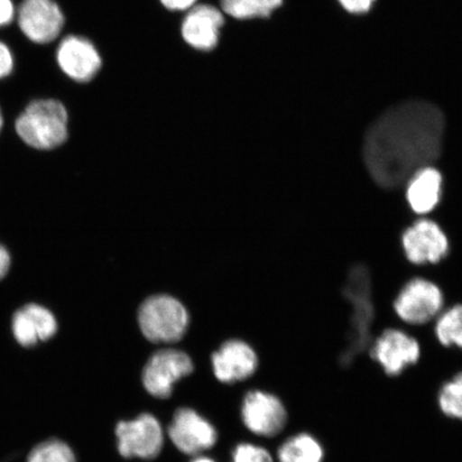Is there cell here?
Listing matches in <instances>:
<instances>
[{
	"label": "cell",
	"instance_id": "obj_1",
	"mask_svg": "<svg viewBox=\"0 0 462 462\" xmlns=\"http://www.w3.org/2000/svg\"><path fill=\"white\" fill-rule=\"evenodd\" d=\"M446 120L430 102L408 101L393 106L369 126L363 159L379 187L393 189L440 158Z\"/></svg>",
	"mask_w": 462,
	"mask_h": 462
},
{
	"label": "cell",
	"instance_id": "obj_2",
	"mask_svg": "<svg viewBox=\"0 0 462 462\" xmlns=\"http://www.w3.org/2000/svg\"><path fill=\"white\" fill-rule=\"evenodd\" d=\"M136 320L143 338L157 345H173L186 337L190 316L187 305L171 293H152L138 305Z\"/></svg>",
	"mask_w": 462,
	"mask_h": 462
},
{
	"label": "cell",
	"instance_id": "obj_3",
	"mask_svg": "<svg viewBox=\"0 0 462 462\" xmlns=\"http://www.w3.org/2000/svg\"><path fill=\"white\" fill-rule=\"evenodd\" d=\"M15 129L31 147L55 149L68 140L67 109L56 100L34 101L17 118Z\"/></svg>",
	"mask_w": 462,
	"mask_h": 462
},
{
	"label": "cell",
	"instance_id": "obj_4",
	"mask_svg": "<svg viewBox=\"0 0 462 462\" xmlns=\"http://www.w3.org/2000/svg\"><path fill=\"white\" fill-rule=\"evenodd\" d=\"M343 294L352 310L349 350H360L369 343L374 318L373 282L367 265L356 264L350 269Z\"/></svg>",
	"mask_w": 462,
	"mask_h": 462
},
{
	"label": "cell",
	"instance_id": "obj_5",
	"mask_svg": "<svg viewBox=\"0 0 462 462\" xmlns=\"http://www.w3.org/2000/svg\"><path fill=\"white\" fill-rule=\"evenodd\" d=\"M165 430L152 413H142L115 427L116 447L125 459L153 460L163 450Z\"/></svg>",
	"mask_w": 462,
	"mask_h": 462
},
{
	"label": "cell",
	"instance_id": "obj_6",
	"mask_svg": "<svg viewBox=\"0 0 462 462\" xmlns=\"http://www.w3.org/2000/svg\"><path fill=\"white\" fill-rule=\"evenodd\" d=\"M195 365L186 351L163 348L149 357L142 372V384L150 396L167 400L175 385L194 372Z\"/></svg>",
	"mask_w": 462,
	"mask_h": 462
},
{
	"label": "cell",
	"instance_id": "obj_7",
	"mask_svg": "<svg viewBox=\"0 0 462 462\" xmlns=\"http://www.w3.org/2000/svg\"><path fill=\"white\" fill-rule=\"evenodd\" d=\"M241 420L253 435L270 439L285 430L289 415L279 396L267 391L252 390L242 401Z\"/></svg>",
	"mask_w": 462,
	"mask_h": 462
},
{
	"label": "cell",
	"instance_id": "obj_8",
	"mask_svg": "<svg viewBox=\"0 0 462 462\" xmlns=\"http://www.w3.org/2000/svg\"><path fill=\"white\" fill-rule=\"evenodd\" d=\"M166 435L179 452L193 457L215 448L218 440L216 426L189 407L173 413Z\"/></svg>",
	"mask_w": 462,
	"mask_h": 462
},
{
	"label": "cell",
	"instance_id": "obj_9",
	"mask_svg": "<svg viewBox=\"0 0 462 462\" xmlns=\"http://www.w3.org/2000/svg\"><path fill=\"white\" fill-rule=\"evenodd\" d=\"M372 359L388 377H400L408 368L417 365L421 349L418 339L398 328H386L375 338Z\"/></svg>",
	"mask_w": 462,
	"mask_h": 462
},
{
	"label": "cell",
	"instance_id": "obj_10",
	"mask_svg": "<svg viewBox=\"0 0 462 462\" xmlns=\"http://www.w3.org/2000/svg\"><path fill=\"white\" fill-rule=\"evenodd\" d=\"M215 377L224 384L242 383L253 377L259 366L257 352L240 338H230L211 355Z\"/></svg>",
	"mask_w": 462,
	"mask_h": 462
},
{
	"label": "cell",
	"instance_id": "obj_11",
	"mask_svg": "<svg viewBox=\"0 0 462 462\" xmlns=\"http://www.w3.org/2000/svg\"><path fill=\"white\" fill-rule=\"evenodd\" d=\"M443 306L440 289L433 282L415 279L409 282L396 299L394 309L398 317L409 325L420 326L435 318Z\"/></svg>",
	"mask_w": 462,
	"mask_h": 462
},
{
	"label": "cell",
	"instance_id": "obj_12",
	"mask_svg": "<svg viewBox=\"0 0 462 462\" xmlns=\"http://www.w3.org/2000/svg\"><path fill=\"white\" fill-rule=\"evenodd\" d=\"M65 17L53 0H24L19 13L20 27L33 42L49 43L60 33Z\"/></svg>",
	"mask_w": 462,
	"mask_h": 462
},
{
	"label": "cell",
	"instance_id": "obj_13",
	"mask_svg": "<svg viewBox=\"0 0 462 462\" xmlns=\"http://www.w3.org/2000/svg\"><path fill=\"white\" fill-rule=\"evenodd\" d=\"M402 245L410 262L417 264L440 262L448 251L447 236L430 219H421L404 231Z\"/></svg>",
	"mask_w": 462,
	"mask_h": 462
},
{
	"label": "cell",
	"instance_id": "obj_14",
	"mask_svg": "<svg viewBox=\"0 0 462 462\" xmlns=\"http://www.w3.org/2000/svg\"><path fill=\"white\" fill-rule=\"evenodd\" d=\"M57 60L62 71L78 82H88L99 72L102 60L88 40L70 36L63 40L57 51Z\"/></svg>",
	"mask_w": 462,
	"mask_h": 462
},
{
	"label": "cell",
	"instance_id": "obj_15",
	"mask_svg": "<svg viewBox=\"0 0 462 462\" xmlns=\"http://www.w3.org/2000/svg\"><path fill=\"white\" fill-rule=\"evenodd\" d=\"M58 330L56 318L42 305L28 304L17 310L13 319V332L17 343L32 346L54 337Z\"/></svg>",
	"mask_w": 462,
	"mask_h": 462
},
{
	"label": "cell",
	"instance_id": "obj_16",
	"mask_svg": "<svg viewBox=\"0 0 462 462\" xmlns=\"http://www.w3.org/2000/svg\"><path fill=\"white\" fill-rule=\"evenodd\" d=\"M224 16L211 5H198L189 11L182 24L184 40L196 50L211 51L218 42Z\"/></svg>",
	"mask_w": 462,
	"mask_h": 462
},
{
	"label": "cell",
	"instance_id": "obj_17",
	"mask_svg": "<svg viewBox=\"0 0 462 462\" xmlns=\"http://www.w3.org/2000/svg\"><path fill=\"white\" fill-rule=\"evenodd\" d=\"M442 175L433 167L426 166L409 179L407 200L418 215H426L439 204L442 193Z\"/></svg>",
	"mask_w": 462,
	"mask_h": 462
},
{
	"label": "cell",
	"instance_id": "obj_18",
	"mask_svg": "<svg viewBox=\"0 0 462 462\" xmlns=\"http://www.w3.org/2000/svg\"><path fill=\"white\" fill-rule=\"evenodd\" d=\"M277 462H325L326 449L313 433L298 432L282 441L276 452Z\"/></svg>",
	"mask_w": 462,
	"mask_h": 462
},
{
	"label": "cell",
	"instance_id": "obj_19",
	"mask_svg": "<svg viewBox=\"0 0 462 462\" xmlns=\"http://www.w3.org/2000/svg\"><path fill=\"white\" fill-rule=\"evenodd\" d=\"M437 404L444 417L462 421V371L456 373L440 386Z\"/></svg>",
	"mask_w": 462,
	"mask_h": 462
},
{
	"label": "cell",
	"instance_id": "obj_20",
	"mask_svg": "<svg viewBox=\"0 0 462 462\" xmlns=\"http://www.w3.org/2000/svg\"><path fill=\"white\" fill-rule=\"evenodd\" d=\"M282 0H221L222 9L238 20L269 17Z\"/></svg>",
	"mask_w": 462,
	"mask_h": 462
},
{
	"label": "cell",
	"instance_id": "obj_21",
	"mask_svg": "<svg viewBox=\"0 0 462 462\" xmlns=\"http://www.w3.org/2000/svg\"><path fill=\"white\" fill-rule=\"evenodd\" d=\"M435 334L442 346L462 350V304L454 306L439 317Z\"/></svg>",
	"mask_w": 462,
	"mask_h": 462
},
{
	"label": "cell",
	"instance_id": "obj_22",
	"mask_svg": "<svg viewBox=\"0 0 462 462\" xmlns=\"http://www.w3.org/2000/svg\"><path fill=\"white\" fill-rule=\"evenodd\" d=\"M27 462H77L70 446L60 440L39 444L28 456Z\"/></svg>",
	"mask_w": 462,
	"mask_h": 462
},
{
	"label": "cell",
	"instance_id": "obj_23",
	"mask_svg": "<svg viewBox=\"0 0 462 462\" xmlns=\"http://www.w3.org/2000/svg\"><path fill=\"white\" fill-rule=\"evenodd\" d=\"M230 462H275V459L267 448L258 444L242 442L233 449Z\"/></svg>",
	"mask_w": 462,
	"mask_h": 462
},
{
	"label": "cell",
	"instance_id": "obj_24",
	"mask_svg": "<svg viewBox=\"0 0 462 462\" xmlns=\"http://www.w3.org/2000/svg\"><path fill=\"white\" fill-rule=\"evenodd\" d=\"M338 2L348 13L363 14L372 9L375 0H338Z\"/></svg>",
	"mask_w": 462,
	"mask_h": 462
},
{
	"label": "cell",
	"instance_id": "obj_25",
	"mask_svg": "<svg viewBox=\"0 0 462 462\" xmlns=\"http://www.w3.org/2000/svg\"><path fill=\"white\" fill-rule=\"evenodd\" d=\"M14 58L7 45L0 42V79L8 77L13 71Z\"/></svg>",
	"mask_w": 462,
	"mask_h": 462
},
{
	"label": "cell",
	"instance_id": "obj_26",
	"mask_svg": "<svg viewBox=\"0 0 462 462\" xmlns=\"http://www.w3.org/2000/svg\"><path fill=\"white\" fill-rule=\"evenodd\" d=\"M14 8L11 0H0V26L7 25L13 21Z\"/></svg>",
	"mask_w": 462,
	"mask_h": 462
},
{
	"label": "cell",
	"instance_id": "obj_27",
	"mask_svg": "<svg viewBox=\"0 0 462 462\" xmlns=\"http://www.w3.org/2000/svg\"><path fill=\"white\" fill-rule=\"evenodd\" d=\"M161 3L163 4L167 9L182 11L193 7L196 0H161Z\"/></svg>",
	"mask_w": 462,
	"mask_h": 462
},
{
	"label": "cell",
	"instance_id": "obj_28",
	"mask_svg": "<svg viewBox=\"0 0 462 462\" xmlns=\"http://www.w3.org/2000/svg\"><path fill=\"white\" fill-rule=\"evenodd\" d=\"M11 257L7 248L0 245V280L7 275L10 269Z\"/></svg>",
	"mask_w": 462,
	"mask_h": 462
},
{
	"label": "cell",
	"instance_id": "obj_29",
	"mask_svg": "<svg viewBox=\"0 0 462 462\" xmlns=\"http://www.w3.org/2000/svg\"><path fill=\"white\" fill-rule=\"evenodd\" d=\"M190 462H217V461L209 457V456L199 455V456H195V457L192 460H190Z\"/></svg>",
	"mask_w": 462,
	"mask_h": 462
},
{
	"label": "cell",
	"instance_id": "obj_30",
	"mask_svg": "<svg viewBox=\"0 0 462 462\" xmlns=\"http://www.w3.org/2000/svg\"><path fill=\"white\" fill-rule=\"evenodd\" d=\"M3 123H4L3 115H2V112H0V130H2V128H3Z\"/></svg>",
	"mask_w": 462,
	"mask_h": 462
}]
</instances>
